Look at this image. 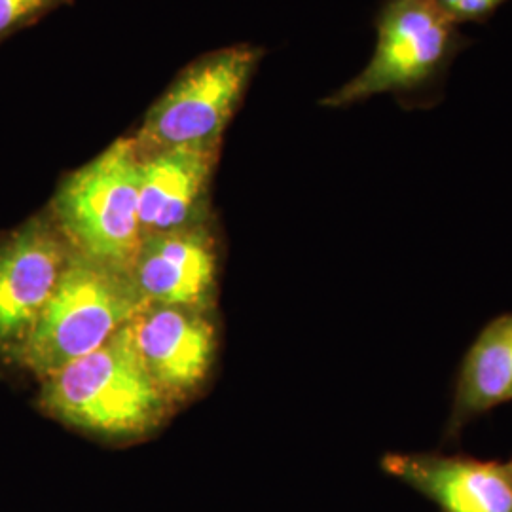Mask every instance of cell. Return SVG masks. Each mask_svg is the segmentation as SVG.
<instances>
[{
  "label": "cell",
  "mask_w": 512,
  "mask_h": 512,
  "mask_svg": "<svg viewBox=\"0 0 512 512\" xmlns=\"http://www.w3.org/2000/svg\"><path fill=\"white\" fill-rule=\"evenodd\" d=\"M512 401V313L492 319L465 353L450 416L444 425L446 439L459 433L495 406Z\"/></svg>",
  "instance_id": "obj_11"
},
{
  "label": "cell",
  "mask_w": 512,
  "mask_h": 512,
  "mask_svg": "<svg viewBox=\"0 0 512 512\" xmlns=\"http://www.w3.org/2000/svg\"><path fill=\"white\" fill-rule=\"evenodd\" d=\"M73 253L48 209L0 238V351L4 355L18 357Z\"/></svg>",
  "instance_id": "obj_6"
},
{
  "label": "cell",
  "mask_w": 512,
  "mask_h": 512,
  "mask_svg": "<svg viewBox=\"0 0 512 512\" xmlns=\"http://www.w3.org/2000/svg\"><path fill=\"white\" fill-rule=\"evenodd\" d=\"M131 275L147 304L207 310L217 287V241L209 220L143 239Z\"/></svg>",
  "instance_id": "obj_8"
},
{
  "label": "cell",
  "mask_w": 512,
  "mask_h": 512,
  "mask_svg": "<svg viewBox=\"0 0 512 512\" xmlns=\"http://www.w3.org/2000/svg\"><path fill=\"white\" fill-rule=\"evenodd\" d=\"M382 469L442 512H512V458L391 452L382 459Z\"/></svg>",
  "instance_id": "obj_10"
},
{
  "label": "cell",
  "mask_w": 512,
  "mask_h": 512,
  "mask_svg": "<svg viewBox=\"0 0 512 512\" xmlns=\"http://www.w3.org/2000/svg\"><path fill=\"white\" fill-rule=\"evenodd\" d=\"M73 0H0V44Z\"/></svg>",
  "instance_id": "obj_12"
},
{
  "label": "cell",
  "mask_w": 512,
  "mask_h": 512,
  "mask_svg": "<svg viewBox=\"0 0 512 512\" xmlns=\"http://www.w3.org/2000/svg\"><path fill=\"white\" fill-rule=\"evenodd\" d=\"M145 306L131 272L74 251L16 361L44 380L107 344Z\"/></svg>",
  "instance_id": "obj_3"
},
{
  "label": "cell",
  "mask_w": 512,
  "mask_h": 512,
  "mask_svg": "<svg viewBox=\"0 0 512 512\" xmlns=\"http://www.w3.org/2000/svg\"><path fill=\"white\" fill-rule=\"evenodd\" d=\"M126 334L171 403L190 397L209 376L217 334L205 311L147 304L126 327Z\"/></svg>",
  "instance_id": "obj_7"
},
{
  "label": "cell",
  "mask_w": 512,
  "mask_h": 512,
  "mask_svg": "<svg viewBox=\"0 0 512 512\" xmlns=\"http://www.w3.org/2000/svg\"><path fill=\"white\" fill-rule=\"evenodd\" d=\"M222 143L169 148L139 165L143 239L209 220V190Z\"/></svg>",
  "instance_id": "obj_9"
},
{
  "label": "cell",
  "mask_w": 512,
  "mask_h": 512,
  "mask_svg": "<svg viewBox=\"0 0 512 512\" xmlns=\"http://www.w3.org/2000/svg\"><path fill=\"white\" fill-rule=\"evenodd\" d=\"M505 2L507 0H437L440 8L458 25L461 23H486L494 18L497 10Z\"/></svg>",
  "instance_id": "obj_13"
},
{
  "label": "cell",
  "mask_w": 512,
  "mask_h": 512,
  "mask_svg": "<svg viewBox=\"0 0 512 512\" xmlns=\"http://www.w3.org/2000/svg\"><path fill=\"white\" fill-rule=\"evenodd\" d=\"M374 31L376 46L365 69L321 99V105L348 109L387 93L404 110L439 107L450 71L473 38L437 0H382Z\"/></svg>",
  "instance_id": "obj_1"
},
{
  "label": "cell",
  "mask_w": 512,
  "mask_h": 512,
  "mask_svg": "<svg viewBox=\"0 0 512 512\" xmlns=\"http://www.w3.org/2000/svg\"><path fill=\"white\" fill-rule=\"evenodd\" d=\"M264 48L236 44L194 59L129 135L139 160L169 148L222 143L251 86Z\"/></svg>",
  "instance_id": "obj_5"
},
{
  "label": "cell",
  "mask_w": 512,
  "mask_h": 512,
  "mask_svg": "<svg viewBox=\"0 0 512 512\" xmlns=\"http://www.w3.org/2000/svg\"><path fill=\"white\" fill-rule=\"evenodd\" d=\"M126 327L42 380L38 404L48 416L109 440L139 439L162 423L173 403L137 357Z\"/></svg>",
  "instance_id": "obj_2"
},
{
  "label": "cell",
  "mask_w": 512,
  "mask_h": 512,
  "mask_svg": "<svg viewBox=\"0 0 512 512\" xmlns=\"http://www.w3.org/2000/svg\"><path fill=\"white\" fill-rule=\"evenodd\" d=\"M139 165L122 137L59 183L48 211L76 253L131 272L143 243Z\"/></svg>",
  "instance_id": "obj_4"
}]
</instances>
